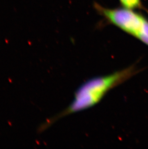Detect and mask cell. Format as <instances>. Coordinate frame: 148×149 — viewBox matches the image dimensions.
Segmentation results:
<instances>
[{"label":"cell","instance_id":"1","mask_svg":"<svg viewBox=\"0 0 148 149\" xmlns=\"http://www.w3.org/2000/svg\"><path fill=\"white\" fill-rule=\"evenodd\" d=\"M137 72L136 68L131 66L110 74L89 80L77 89L68 107L57 116L48 120L42 128H48L62 117L91 108L99 102L109 91L130 79Z\"/></svg>","mask_w":148,"mask_h":149},{"label":"cell","instance_id":"4","mask_svg":"<svg viewBox=\"0 0 148 149\" xmlns=\"http://www.w3.org/2000/svg\"><path fill=\"white\" fill-rule=\"evenodd\" d=\"M137 39L148 45V20H145L144 25Z\"/></svg>","mask_w":148,"mask_h":149},{"label":"cell","instance_id":"3","mask_svg":"<svg viewBox=\"0 0 148 149\" xmlns=\"http://www.w3.org/2000/svg\"><path fill=\"white\" fill-rule=\"evenodd\" d=\"M122 7L134 10L136 9H144L140 0H119Z\"/></svg>","mask_w":148,"mask_h":149},{"label":"cell","instance_id":"2","mask_svg":"<svg viewBox=\"0 0 148 149\" xmlns=\"http://www.w3.org/2000/svg\"><path fill=\"white\" fill-rule=\"evenodd\" d=\"M94 8L110 24L118 27L125 33L138 38L146 18L134 10L124 7L108 8L94 3Z\"/></svg>","mask_w":148,"mask_h":149}]
</instances>
